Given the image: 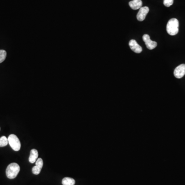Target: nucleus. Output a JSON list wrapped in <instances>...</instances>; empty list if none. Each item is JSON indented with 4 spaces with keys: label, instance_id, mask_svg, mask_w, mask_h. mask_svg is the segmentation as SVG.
I'll return each instance as SVG.
<instances>
[{
    "label": "nucleus",
    "instance_id": "f257e3e1",
    "mask_svg": "<svg viewBox=\"0 0 185 185\" xmlns=\"http://www.w3.org/2000/svg\"><path fill=\"white\" fill-rule=\"evenodd\" d=\"M179 22L178 19L173 18L170 19L167 25V31L171 36H175L178 33Z\"/></svg>",
    "mask_w": 185,
    "mask_h": 185
},
{
    "label": "nucleus",
    "instance_id": "f03ea898",
    "mask_svg": "<svg viewBox=\"0 0 185 185\" xmlns=\"http://www.w3.org/2000/svg\"><path fill=\"white\" fill-rule=\"evenodd\" d=\"M20 167L16 163H11L7 167L6 170V176L9 179H14L16 178L19 173Z\"/></svg>",
    "mask_w": 185,
    "mask_h": 185
},
{
    "label": "nucleus",
    "instance_id": "7ed1b4c3",
    "mask_svg": "<svg viewBox=\"0 0 185 185\" xmlns=\"http://www.w3.org/2000/svg\"><path fill=\"white\" fill-rule=\"evenodd\" d=\"M8 140L10 146L14 151H19L21 149V142L16 135H10L8 138Z\"/></svg>",
    "mask_w": 185,
    "mask_h": 185
},
{
    "label": "nucleus",
    "instance_id": "20e7f679",
    "mask_svg": "<svg viewBox=\"0 0 185 185\" xmlns=\"http://www.w3.org/2000/svg\"><path fill=\"white\" fill-rule=\"evenodd\" d=\"M142 39L146 44L147 47L149 49L152 50V49H154L157 45V42L151 40L149 35H148V34H144L142 37Z\"/></svg>",
    "mask_w": 185,
    "mask_h": 185
},
{
    "label": "nucleus",
    "instance_id": "39448f33",
    "mask_svg": "<svg viewBox=\"0 0 185 185\" xmlns=\"http://www.w3.org/2000/svg\"><path fill=\"white\" fill-rule=\"evenodd\" d=\"M185 64H182L178 66V67H176L174 71V76L180 79L185 76Z\"/></svg>",
    "mask_w": 185,
    "mask_h": 185
},
{
    "label": "nucleus",
    "instance_id": "423d86ee",
    "mask_svg": "<svg viewBox=\"0 0 185 185\" xmlns=\"http://www.w3.org/2000/svg\"><path fill=\"white\" fill-rule=\"evenodd\" d=\"M149 11V8L147 6L140 8L137 15V19L139 21H143Z\"/></svg>",
    "mask_w": 185,
    "mask_h": 185
},
{
    "label": "nucleus",
    "instance_id": "0eeeda50",
    "mask_svg": "<svg viewBox=\"0 0 185 185\" xmlns=\"http://www.w3.org/2000/svg\"><path fill=\"white\" fill-rule=\"evenodd\" d=\"M129 44L130 46V48L134 52L138 53V54H139L140 52H142V48L140 45H139L137 43V42L135 40H130Z\"/></svg>",
    "mask_w": 185,
    "mask_h": 185
},
{
    "label": "nucleus",
    "instance_id": "6e6552de",
    "mask_svg": "<svg viewBox=\"0 0 185 185\" xmlns=\"http://www.w3.org/2000/svg\"><path fill=\"white\" fill-rule=\"evenodd\" d=\"M129 6L133 10H137L142 7V0H133L129 3Z\"/></svg>",
    "mask_w": 185,
    "mask_h": 185
},
{
    "label": "nucleus",
    "instance_id": "1a4fd4ad",
    "mask_svg": "<svg viewBox=\"0 0 185 185\" xmlns=\"http://www.w3.org/2000/svg\"><path fill=\"white\" fill-rule=\"evenodd\" d=\"M38 158V152L37 150L34 149L31 150L30 151V155L29 157V161L31 164L36 163V160Z\"/></svg>",
    "mask_w": 185,
    "mask_h": 185
},
{
    "label": "nucleus",
    "instance_id": "9d476101",
    "mask_svg": "<svg viewBox=\"0 0 185 185\" xmlns=\"http://www.w3.org/2000/svg\"><path fill=\"white\" fill-rule=\"evenodd\" d=\"M62 184L63 185H75V181L72 178L66 177L63 178Z\"/></svg>",
    "mask_w": 185,
    "mask_h": 185
},
{
    "label": "nucleus",
    "instance_id": "9b49d317",
    "mask_svg": "<svg viewBox=\"0 0 185 185\" xmlns=\"http://www.w3.org/2000/svg\"><path fill=\"white\" fill-rule=\"evenodd\" d=\"M8 144V138L5 136H2L0 138V147H5Z\"/></svg>",
    "mask_w": 185,
    "mask_h": 185
},
{
    "label": "nucleus",
    "instance_id": "f8f14e48",
    "mask_svg": "<svg viewBox=\"0 0 185 185\" xmlns=\"http://www.w3.org/2000/svg\"><path fill=\"white\" fill-rule=\"evenodd\" d=\"M6 52L4 50H0V63L3 62L6 59Z\"/></svg>",
    "mask_w": 185,
    "mask_h": 185
},
{
    "label": "nucleus",
    "instance_id": "ddd939ff",
    "mask_svg": "<svg viewBox=\"0 0 185 185\" xmlns=\"http://www.w3.org/2000/svg\"><path fill=\"white\" fill-rule=\"evenodd\" d=\"M36 166L42 169L43 166V161L41 158H38L36 161Z\"/></svg>",
    "mask_w": 185,
    "mask_h": 185
},
{
    "label": "nucleus",
    "instance_id": "4468645a",
    "mask_svg": "<svg viewBox=\"0 0 185 185\" xmlns=\"http://www.w3.org/2000/svg\"><path fill=\"white\" fill-rule=\"evenodd\" d=\"M41 171V169L37 166H34L32 169L33 173L35 175L39 174V173H40Z\"/></svg>",
    "mask_w": 185,
    "mask_h": 185
},
{
    "label": "nucleus",
    "instance_id": "2eb2a0df",
    "mask_svg": "<svg viewBox=\"0 0 185 185\" xmlns=\"http://www.w3.org/2000/svg\"><path fill=\"white\" fill-rule=\"evenodd\" d=\"M174 0H164V4L165 6L169 7L173 4Z\"/></svg>",
    "mask_w": 185,
    "mask_h": 185
}]
</instances>
